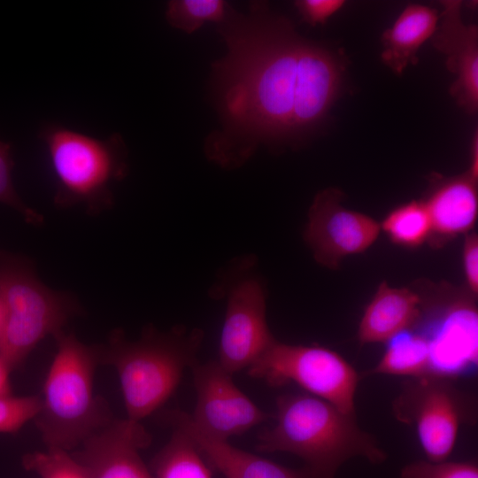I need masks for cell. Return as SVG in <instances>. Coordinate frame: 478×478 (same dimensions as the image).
<instances>
[{
	"instance_id": "6da1fadb",
	"label": "cell",
	"mask_w": 478,
	"mask_h": 478,
	"mask_svg": "<svg viewBox=\"0 0 478 478\" xmlns=\"http://www.w3.org/2000/svg\"><path fill=\"white\" fill-rule=\"evenodd\" d=\"M219 32L226 55L213 64L220 128L205 140L212 164L234 170L261 145L296 143L325 120L342 89L347 62L340 50L308 41L267 4L246 14L227 5Z\"/></svg>"
},
{
	"instance_id": "7a4b0ae2",
	"label": "cell",
	"mask_w": 478,
	"mask_h": 478,
	"mask_svg": "<svg viewBox=\"0 0 478 478\" xmlns=\"http://www.w3.org/2000/svg\"><path fill=\"white\" fill-rule=\"evenodd\" d=\"M275 423L257 436L256 450L288 452L303 459L311 478H335L353 458L381 464L386 453L363 431L355 415L345 414L308 393H286L276 399Z\"/></svg>"
},
{
	"instance_id": "3957f363",
	"label": "cell",
	"mask_w": 478,
	"mask_h": 478,
	"mask_svg": "<svg viewBox=\"0 0 478 478\" xmlns=\"http://www.w3.org/2000/svg\"><path fill=\"white\" fill-rule=\"evenodd\" d=\"M204 338L203 329L182 325L167 331L145 328L135 341L122 331L112 333L97 354L118 373L127 419L141 422L169 399L184 371L198 363Z\"/></svg>"
},
{
	"instance_id": "277c9868",
	"label": "cell",
	"mask_w": 478,
	"mask_h": 478,
	"mask_svg": "<svg viewBox=\"0 0 478 478\" xmlns=\"http://www.w3.org/2000/svg\"><path fill=\"white\" fill-rule=\"evenodd\" d=\"M55 180L54 204L61 209L82 205L98 214L114 203L112 187L127 174V151L114 133L99 139L56 123L39 131Z\"/></svg>"
},
{
	"instance_id": "5b68a950",
	"label": "cell",
	"mask_w": 478,
	"mask_h": 478,
	"mask_svg": "<svg viewBox=\"0 0 478 478\" xmlns=\"http://www.w3.org/2000/svg\"><path fill=\"white\" fill-rule=\"evenodd\" d=\"M55 338L57 351L35 420L48 448L67 451L109 421L94 394L97 350L64 331Z\"/></svg>"
},
{
	"instance_id": "8992f818",
	"label": "cell",
	"mask_w": 478,
	"mask_h": 478,
	"mask_svg": "<svg viewBox=\"0 0 478 478\" xmlns=\"http://www.w3.org/2000/svg\"><path fill=\"white\" fill-rule=\"evenodd\" d=\"M0 352L12 369L45 337H54L76 310L72 296L47 287L32 261L0 248Z\"/></svg>"
},
{
	"instance_id": "52a82bcc",
	"label": "cell",
	"mask_w": 478,
	"mask_h": 478,
	"mask_svg": "<svg viewBox=\"0 0 478 478\" xmlns=\"http://www.w3.org/2000/svg\"><path fill=\"white\" fill-rule=\"evenodd\" d=\"M253 253L242 254L221 267L209 296L225 299L219 364L230 374L251 366L276 340L266 318L267 288Z\"/></svg>"
},
{
	"instance_id": "ba28073f",
	"label": "cell",
	"mask_w": 478,
	"mask_h": 478,
	"mask_svg": "<svg viewBox=\"0 0 478 478\" xmlns=\"http://www.w3.org/2000/svg\"><path fill=\"white\" fill-rule=\"evenodd\" d=\"M248 374L271 387L294 382L343 413L355 415L358 374L340 354L328 348L275 340L248 367Z\"/></svg>"
},
{
	"instance_id": "9c48e42d",
	"label": "cell",
	"mask_w": 478,
	"mask_h": 478,
	"mask_svg": "<svg viewBox=\"0 0 478 478\" xmlns=\"http://www.w3.org/2000/svg\"><path fill=\"white\" fill-rule=\"evenodd\" d=\"M466 397L450 379L425 375L405 383L393 403L399 421L412 425L427 460H448L459 428L468 417Z\"/></svg>"
},
{
	"instance_id": "30bf717a",
	"label": "cell",
	"mask_w": 478,
	"mask_h": 478,
	"mask_svg": "<svg viewBox=\"0 0 478 478\" xmlns=\"http://www.w3.org/2000/svg\"><path fill=\"white\" fill-rule=\"evenodd\" d=\"M192 371L197 401L189 416L205 435L227 441L270 419V414L235 384L232 374L217 360L197 363Z\"/></svg>"
},
{
	"instance_id": "8fae6325",
	"label": "cell",
	"mask_w": 478,
	"mask_h": 478,
	"mask_svg": "<svg viewBox=\"0 0 478 478\" xmlns=\"http://www.w3.org/2000/svg\"><path fill=\"white\" fill-rule=\"evenodd\" d=\"M342 192H319L309 209L304 239L315 260L334 268L349 255L366 251L376 240L380 225L371 217L343 206Z\"/></svg>"
},
{
	"instance_id": "7c38bea8",
	"label": "cell",
	"mask_w": 478,
	"mask_h": 478,
	"mask_svg": "<svg viewBox=\"0 0 478 478\" xmlns=\"http://www.w3.org/2000/svg\"><path fill=\"white\" fill-rule=\"evenodd\" d=\"M150 443L140 422L110 421L81 443L74 459L89 478H153L139 452Z\"/></svg>"
},
{
	"instance_id": "4fadbf2b",
	"label": "cell",
	"mask_w": 478,
	"mask_h": 478,
	"mask_svg": "<svg viewBox=\"0 0 478 478\" xmlns=\"http://www.w3.org/2000/svg\"><path fill=\"white\" fill-rule=\"evenodd\" d=\"M462 4L459 0L441 2L443 10L431 40L455 75L451 96L466 113L474 114L478 110V27L464 22Z\"/></svg>"
},
{
	"instance_id": "5bb4252c",
	"label": "cell",
	"mask_w": 478,
	"mask_h": 478,
	"mask_svg": "<svg viewBox=\"0 0 478 478\" xmlns=\"http://www.w3.org/2000/svg\"><path fill=\"white\" fill-rule=\"evenodd\" d=\"M437 316L428 334L429 375L451 379L477 362V313L469 304L458 302Z\"/></svg>"
},
{
	"instance_id": "9a60e30c",
	"label": "cell",
	"mask_w": 478,
	"mask_h": 478,
	"mask_svg": "<svg viewBox=\"0 0 478 478\" xmlns=\"http://www.w3.org/2000/svg\"><path fill=\"white\" fill-rule=\"evenodd\" d=\"M167 418L173 428L191 437L208 462L225 478H311L305 469L286 467L205 435L184 412L172 411Z\"/></svg>"
},
{
	"instance_id": "2e32d148",
	"label": "cell",
	"mask_w": 478,
	"mask_h": 478,
	"mask_svg": "<svg viewBox=\"0 0 478 478\" xmlns=\"http://www.w3.org/2000/svg\"><path fill=\"white\" fill-rule=\"evenodd\" d=\"M477 180L467 172L437 180L423 201L431 222V234L452 237L469 231L478 212Z\"/></svg>"
},
{
	"instance_id": "e0dca14e",
	"label": "cell",
	"mask_w": 478,
	"mask_h": 478,
	"mask_svg": "<svg viewBox=\"0 0 478 478\" xmlns=\"http://www.w3.org/2000/svg\"><path fill=\"white\" fill-rule=\"evenodd\" d=\"M420 296L405 288L382 282L361 318L358 337L361 343L388 342L410 329L420 316Z\"/></svg>"
},
{
	"instance_id": "ac0fdd59",
	"label": "cell",
	"mask_w": 478,
	"mask_h": 478,
	"mask_svg": "<svg viewBox=\"0 0 478 478\" xmlns=\"http://www.w3.org/2000/svg\"><path fill=\"white\" fill-rule=\"evenodd\" d=\"M439 21L436 9L420 4L407 5L382 35V62L397 75L418 63V52L431 39Z\"/></svg>"
},
{
	"instance_id": "d6986e66",
	"label": "cell",
	"mask_w": 478,
	"mask_h": 478,
	"mask_svg": "<svg viewBox=\"0 0 478 478\" xmlns=\"http://www.w3.org/2000/svg\"><path fill=\"white\" fill-rule=\"evenodd\" d=\"M387 343L382 358L367 374L411 378L429 375V347L422 334L407 329Z\"/></svg>"
},
{
	"instance_id": "ffe728a7",
	"label": "cell",
	"mask_w": 478,
	"mask_h": 478,
	"mask_svg": "<svg viewBox=\"0 0 478 478\" xmlns=\"http://www.w3.org/2000/svg\"><path fill=\"white\" fill-rule=\"evenodd\" d=\"M153 478H212L204 454L183 430L173 428L166 444L152 462Z\"/></svg>"
},
{
	"instance_id": "44dd1931",
	"label": "cell",
	"mask_w": 478,
	"mask_h": 478,
	"mask_svg": "<svg viewBox=\"0 0 478 478\" xmlns=\"http://www.w3.org/2000/svg\"><path fill=\"white\" fill-rule=\"evenodd\" d=\"M382 227L395 243L406 247L421 244L432 232L423 201H412L397 207L384 219Z\"/></svg>"
},
{
	"instance_id": "7402d4cb",
	"label": "cell",
	"mask_w": 478,
	"mask_h": 478,
	"mask_svg": "<svg viewBox=\"0 0 478 478\" xmlns=\"http://www.w3.org/2000/svg\"><path fill=\"white\" fill-rule=\"evenodd\" d=\"M227 4L222 0H172L167 4L166 19L173 27L192 34L204 23H220Z\"/></svg>"
},
{
	"instance_id": "603a6c76",
	"label": "cell",
	"mask_w": 478,
	"mask_h": 478,
	"mask_svg": "<svg viewBox=\"0 0 478 478\" xmlns=\"http://www.w3.org/2000/svg\"><path fill=\"white\" fill-rule=\"evenodd\" d=\"M23 465L39 478H89L74 457L61 449L48 448L47 451L27 454Z\"/></svg>"
},
{
	"instance_id": "cb8c5ba5",
	"label": "cell",
	"mask_w": 478,
	"mask_h": 478,
	"mask_svg": "<svg viewBox=\"0 0 478 478\" xmlns=\"http://www.w3.org/2000/svg\"><path fill=\"white\" fill-rule=\"evenodd\" d=\"M13 166L12 145L0 140V204L16 211L27 223L41 225L43 216L28 206L16 191L12 181Z\"/></svg>"
},
{
	"instance_id": "d4e9b609",
	"label": "cell",
	"mask_w": 478,
	"mask_h": 478,
	"mask_svg": "<svg viewBox=\"0 0 478 478\" xmlns=\"http://www.w3.org/2000/svg\"><path fill=\"white\" fill-rule=\"evenodd\" d=\"M40 409V397L0 396V433L18 431L35 419Z\"/></svg>"
},
{
	"instance_id": "484cf974",
	"label": "cell",
	"mask_w": 478,
	"mask_h": 478,
	"mask_svg": "<svg viewBox=\"0 0 478 478\" xmlns=\"http://www.w3.org/2000/svg\"><path fill=\"white\" fill-rule=\"evenodd\" d=\"M400 478H478V467L473 462L419 460L405 466Z\"/></svg>"
},
{
	"instance_id": "4316f807",
	"label": "cell",
	"mask_w": 478,
	"mask_h": 478,
	"mask_svg": "<svg viewBox=\"0 0 478 478\" xmlns=\"http://www.w3.org/2000/svg\"><path fill=\"white\" fill-rule=\"evenodd\" d=\"M345 4L343 0H298L294 4L305 22L317 26L326 24Z\"/></svg>"
},
{
	"instance_id": "83f0119b",
	"label": "cell",
	"mask_w": 478,
	"mask_h": 478,
	"mask_svg": "<svg viewBox=\"0 0 478 478\" xmlns=\"http://www.w3.org/2000/svg\"><path fill=\"white\" fill-rule=\"evenodd\" d=\"M466 280L474 294L478 290V238L475 234L466 236L463 249Z\"/></svg>"
},
{
	"instance_id": "f1b7e54d",
	"label": "cell",
	"mask_w": 478,
	"mask_h": 478,
	"mask_svg": "<svg viewBox=\"0 0 478 478\" xmlns=\"http://www.w3.org/2000/svg\"><path fill=\"white\" fill-rule=\"evenodd\" d=\"M12 368L0 352V396L9 395L10 391V371Z\"/></svg>"
},
{
	"instance_id": "f546056e",
	"label": "cell",
	"mask_w": 478,
	"mask_h": 478,
	"mask_svg": "<svg viewBox=\"0 0 478 478\" xmlns=\"http://www.w3.org/2000/svg\"><path fill=\"white\" fill-rule=\"evenodd\" d=\"M478 133H474L471 143V162L467 173L475 180L478 177Z\"/></svg>"
},
{
	"instance_id": "4dcf8cb0",
	"label": "cell",
	"mask_w": 478,
	"mask_h": 478,
	"mask_svg": "<svg viewBox=\"0 0 478 478\" xmlns=\"http://www.w3.org/2000/svg\"><path fill=\"white\" fill-rule=\"evenodd\" d=\"M4 322V312L3 305L0 302V336L3 331Z\"/></svg>"
}]
</instances>
